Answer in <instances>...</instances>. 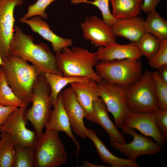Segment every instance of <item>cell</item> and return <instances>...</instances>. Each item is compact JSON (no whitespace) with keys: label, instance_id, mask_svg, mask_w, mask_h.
<instances>
[{"label":"cell","instance_id":"5","mask_svg":"<svg viewBox=\"0 0 167 167\" xmlns=\"http://www.w3.org/2000/svg\"><path fill=\"white\" fill-rule=\"evenodd\" d=\"M95 71L102 80L127 88L141 76L142 63L140 59H127L100 61Z\"/></svg>","mask_w":167,"mask_h":167},{"label":"cell","instance_id":"12","mask_svg":"<svg viewBox=\"0 0 167 167\" xmlns=\"http://www.w3.org/2000/svg\"><path fill=\"white\" fill-rule=\"evenodd\" d=\"M80 26L84 38L95 47L105 46L116 41L112 27L96 15L86 17Z\"/></svg>","mask_w":167,"mask_h":167},{"label":"cell","instance_id":"39","mask_svg":"<svg viewBox=\"0 0 167 167\" xmlns=\"http://www.w3.org/2000/svg\"><path fill=\"white\" fill-rule=\"evenodd\" d=\"M1 137V134H0V138Z\"/></svg>","mask_w":167,"mask_h":167},{"label":"cell","instance_id":"15","mask_svg":"<svg viewBox=\"0 0 167 167\" xmlns=\"http://www.w3.org/2000/svg\"><path fill=\"white\" fill-rule=\"evenodd\" d=\"M19 21L28 24L32 31L49 41L55 53L61 52L64 48L69 47L72 45L71 39L62 38L57 35L50 29L49 24L39 16H34L27 19L22 17Z\"/></svg>","mask_w":167,"mask_h":167},{"label":"cell","instance_id":"18","mask_svg":"<svg viewBox=\"0 0 167 167\" xmlns=\"http://www.w3.org/2000/svg\"><path fill=\"white\" fill-rule=\"evenodd\" d=\"M45 127V131L52 130L59 132L62 131L65 133L75 143L77 156L80 146L72 133L69 119L63 106L61 92L58 95L57 102L54 109L51 110L49 120Z\"/></svg>","mask_w":167,"mask_h":167},{"label":"cell","instance_id":"20","mask_svg":"<svg viewBox=\"0 0 167 167\" xmlns=\"http://www.w3.org/2000/svg\"><path fill=\"white\" fill-rule=\"evenodd\" d=\"M144 20L139 16L116 19L112 28L116 37H121L134 43L146 32Z\"/></svg>","mask_w":167,"mask_h":167},{"label":"cell","instance_id":"9","mask_svg":"<svg viewBox=\"0 0 167 167\" xmlns=\"http://www.w3.org/2000/svg\"><path fill=\"white\" fill-rule=\"evenodd\" d=\"M28 106L18 107L8 116L2 126L0 132L9 134L16 145L31 147L35 148L38 139L35 130L32 131L26 127L24 112Z\"/></svg>","mask_w":167,"mask_h":167},{"label":"cell","instance_id":"31","mask_svg":"<svg viewBox=\"0 0 167 167\" xmlns=\"http://www.w3.org/2000/svg\"><path fill=\"white\" fill-rule=\"evenodd\" d=\"M55 0H37L33 4L30 5L27 8V12L22 17L27 19L31 18L38 16L43 19H46L48 17L45 10L47 7L52 2Z\"/></svg>","mask_w":167,"mask_h":167},{"label":"cell","instance_id":"14","mask_svg":"<svg viewBox=\"0 0 167 167\" xmlns=\"http://www.w3.org/2000/svg\"><path fill=\"white\" fill-rule=\"evenodd\" d=\"M122 126L137 129L144 135L151 137L161 145L165 143L166 139L157 126L155 112H130Z\"/></svg>","mask_w":167,"mask_h":167},{"label":"cell","instance_id":"27","mask_svg":"<svg viewBox=\"0 0 167 167\" xmlns=\"http://www.w3.org/2000/svg\"><path fill=\"white\" fill-rule=\"evenodd\" d=\"M161 41L148 33L145 32L136 41L133 43L142 56L150 59L157 51Z\"/></svg>","mask_w":167,"mask_h":167},{"label":"cell","instance_id":"17","mask_svg":"<svg viewBox=\"0 0 167 167\" xmlns=\"http://www.w3.org/2000/svg\"><path fill=\"white\" fill-rule=\"evenodd\" d=\"M96 53L99 62L127 59H140L142 56L137 47L132 42L122 45L115 41L98 47Z\"/></svg>","mask_w":167,"mask_h":167},{"label":"cell","instance_id":"33","mask_svg":"<svg viewBox=\"0 0 167 167\" xmlns=\"http://www.w3.org/2000/svg\"><path fill=\"white\" fill-rule=\"evenodd\" d=\"M155 113L157 126L166 139L167 138V109H160Z\"/></svg>","mask_w":167,"mask_h":167},{"label":"cell","instance_id":"35","mask_svg":"<svg viewBox=\"0 0 167 167\" xmlns=\"http://www.w3.org/2000/svg\"><path fill=\"white\" fill-rule=\"evenodd\" d=\"M161 0H143L142 11L148 13L156 10Z\"/></svg>","mask_w":167,"mask_h":167},{"label":"cell","instance_id":"30","mask_svg":"<svg viewBox=\"0 0 167 167\" xmlns=\"http://www.w3.org/2000/svg\"><path fill=\"white\" fill-rule=\"evenodd\" d=\"M155 90L160 109H167V83L161 79L157 71L152 72Z\"/></svg>","mask_w":167,"mask_h":167},{"label":"cell","instance_id":"13","mask_svg":"<svg viewBox=\"0 0 167 167\" xmlns=\"http://www.w3.org/2000/svg\"><path fill=\"white\" fill-rule=\"evenodd\" d=\"M61 96L62 105L72 130L79 137L87 138V128L84 123V111L74 91L71 87L68 88L61 92Z\"/></svg>","mask_w":167,"mask_h":167},{"label":"cell","instance_id":"4","mask_svg":"<svg viewBox=\"0 0 167 167\" xmlns=\"http://www.w3.org/2000/svg\"><path fill=\"white\" fill-rule=\"evenodd\" d=\"M125 98L131 112H155L159 110L152 72L145 71L134 84L126 88Z\"/></svg>","mask_w":167,"mask_h":167},{"label":"cell","instance_id":"37","mask_svg":"<svg viewBox=\"0 0 167 167\" xmlns=\"http://www.w3.org/2000/svg\"><path fill=\"white\" fill-rule=\"evenodd\" d=\"M81 167H106L105 166H103L102 165H95L94 164H93L92 163H90L87 161H85L84 162V163L83 165H81Z\"/></svg>","mask_w":167,"mask_h":167},{"label":"cell","instance_id":"34","mask_svg":"<svg viewBox=\"0 0 167 167\" xmlns=\"http://www.w3.org/2000/svg\"><path fill=\"white\" fill-rule=\"evenodd\" d=\"M18 108L15 106H7L0 105V132L1 127L9 115Z\"/></svg>","mask_w":167,"mask_h":167},{"label":"cell","instance_id":"8","mask_svg":"<svg viewBox=\"0 0 167 167\" xmlns=\"http://www.w3.org/2000/svg\"><path fill=\"white\" fill-rule=\"evenodd\" d=\"M98 95L112 115L116 127L121 128L130 111L125 98L126 88L103 80L97 83Z\"/></svg>","mask_w":167,"mask_h":167},{"label":"cell","instance_id":"24","mask_svg":"<svg viewBox=\"0 0 167 167\" xmlns=\"http://www.w3.org/2000/svg\"><path fill=\"white\" fill-rule=\"evenodd\" d=\"M143 26L146 32L153 35L161 41L167 39V21L156 10L147 13Z\"/></svg>","mask_w":167,"mask_h":167},{"label":"cell","instance_id":"22","mask_svg":"<svg viewBox=\"0 0 167 167\" xmlns=\"http://www.w3.org/2000/svg\"><path fill=\"white\" fill-rule=\"evenodd\" d=\"M50 89L49 100L53 107L55 105L58 95L67 85L75 82H86L90 79L88 77H66L52 73L44 74Z\"/></svg>","mask_w":167,"mask_h":167},{"label":"cell","instance_id":"10","mask_svg":"<svg viewBox=\"0 0 167 167\" xmlns=\"http://www.w3.org/2000/svg\"><path fill=\"white\" fill-rule=\"evenodd\" d=\"M121 128L124 133L132 136L133 140L128 143L110 142V144L128 158L136 160L142 155H154L162 149L161 145L147 136L138 134L135 129L123 126Z\"/></svg>","mask_w":167,"mask_h":167},{"label":"cell","instance_id":"11","mask_svg":"<svg viewBox=\"0 0 167 167\" xmlns=\"http://www.w3.org/2000/svg\"><path fill=\"white\" fill-rule=\"evenodd\" d=\"M24 0H0V54L2 60L10 55V44L15 31L14 11Z\"/></svg>","mask_w":167,"mask_h":167},{"label":"cell","instance_id":"32","mask_svg":"<svg viewBox=\"0 0 167 167\" xmlns=\"http://www.w3.org/2000/svg\"><path fill=\"white\" fill-rule=\"evenodd\" d=\"M148 60V64L152 68L158 69L167 65V39L161 41L158 50Z\"/></svg>","mask_w":167,"mask_h":167},{"label":"cell","instance_id":"28","mask_svg":"<svg viewBox=\"0 0 167 167\" xmlns=\"http://www.w3.org/2000/svg\"><path fill=\"white\" fill-rule=\"evenodd\" d=\"M34 149L15 145L13 167H34Z\"/></svg>","mask_w":167,"mask_h":167},{"label":"cell","instance_id":"7","mask_svg":"<svg viewBox=\"0 0 167 167\" xmlns=\"http://www.w3.org/2000/svg\"><path fill=\"white\" fill-rule=\"evenodd\" d=\"M59 133L45 131L38 139L34 148V167H58L67 162V153Z\"/></svg>","mask_w":167,"mask_h":167},{"label":"cell","instance_id":"38","mask_svg":"<svg viewBox=\"0 0 167 167\" xmlns=\"http://www.w3.org/2000/svg\"><path fill=\"white\" fill-rule=\"evenodd\" d=\"M3 63L0 54V68L1 66L2 65Z\"/></svg>","mask_w":167,"mask_h":167},{"label":"cell","instance_id":"19","mask_svg":"<svg viewBox=\"0 0 167 167\" xmlns=\"http://www.w3.org/2000/svg\"><path fill=\"white\" fill-rule=\"evenodd\" d=\"M94 122L101 126L108 135L110 142L126 143L123 134L109 118L108 110L102 100L99 97L92 104Z\"/></svg>","mask_w":167,"mask_h":167},{"label":"cell","instance_id":"36","mask_svg":"<svg viewBox=\"0 0 167 167\" xmlns=\"http://www.w3.org/2000/svg\"><path fill=\"white\" fill-rule=\"evenodd\" d=\"M159 76L163 81L167 83V65L158 69Z\"/></svg>","mask_w":167,"mask_h":167},{"label":"cell","instance_id":"26","mask_svg":"<svg viewBox=\"0 0 167 167\" xmlns=\"http://www.w3.org/2000/svg\"><path fill=\"white\" fill-rule=\"evenodd\" d=\"M0 105L7 106H15L17 107H24L26 105L24 102L20 100L15 94L8 85L5 79L3 72L1 68Z\"/></svg>","mask_w":167,"mask_h":167},{"label":"cell","instance_id":"23","mask_svg":"<svg viewBox=\"0 0 167 167\" xmlns=\"http://www.w3.org/2000/svg\"><path fill=\"white\" fill-rule=\"evenodd\" d=\"M116 19L134 17L141 13L143 0H110Z\"/></svg>","mask_w":167,"mask_h":167},{"label":"cell","instance_id":"3","mask_svg":"<svg viewBox=\"0 0 167 167\" xmlns=\"http://www.w3.org/2000/svg\"><path fill=\"white\" fill-rule=\"evenodd\" d=\"M55 55L57 67L63 76L88 77L97 83L101 80L93 69L99 62L96 53L78 47H66Z\"/></svg>","mask_w":167,"mask_h":167},{"label":"cell","instance_id":"2","mask_svg":"<svg viewBox=\"0 0 167 167\" xmlns=\"http://www.w3.org/2000/svg\"><path fill=\"white\" fill-rule=\"evenodd\" d=\"M0 68L15 94L28 106L32 102V88L39 75L35 67L19 57L10 55L2 60Z\"/></svg>","mask_w":167,"mask_h":167},{"label":"cell","instance_id":"16","mask_svg":"<svg viewBox=\"0 0 167 167\" xmlns=\"http://www.w3.org/2000/svg\"><path fill=\"white\" fill-rule=\"evenodd\" d=\"M84 110V118L94 122L93 101L99 97L97 83L89 79L86 82H75L70 84Z\"/></svg>","mask_w":167,"mask_h":167},{"label":"cell","instance_id":"29","mask_svg":"<svg viewBox=\"0 0 167 167\" xmlns=\"http://www.w3.org/2000/svg\"><path fill=\"white\" fill-rule=\"evenodd\" d=\"M110 0H94L89 1L88 0H71L72 4L87 3L92 4L97 7L101 12L102 19L108 25L111 26L115 22L116 19L111 12L109 8Z\"/></svg>","mask_w":167,"mask_h":167},{"label":"cell","instance_id":"25","mask_svg":"<svg viewBox=\"0 0 167 167\" xmlns=\"http://www.w3.org/2000/svg\"><path fill=\"white\" fill-rule=\"evenodd\" d=\"M15 145L9 134L2 132L0 138V167H13Z\"/></svg>","mask_w":167,"mask_h":167},{"label":"cell","instance_id":"1","mask_svg":"<svg viewBox=\"0 0 167 167\" xmlns=\"http://www.w3.org/2000/svg\"><path fill=\"white\" fill-rule=\"evenodd\" d=\"M10 55L31 62L39 75L52 73L62 75L58 69L55 55L45 44H35L33 37L15 26L10 44Z\"/></svg>","mask_w":167,"mask_h":167},{"label":"cell","instance_id":"21","mask_svg":"<svg viewBox=\"0 0 167 167\" xmlns=\"http://www.w3.org/2000/svg\"><path fill=\"white\" fill-rule=\"evenodd\" d=\"M87 136L93 143L99 158L104 163L113 167H139L136 160L120 158L113 154L93 130L87 128Z\"/></svg>","mask_w":167,"mask_h":167},{"label":"cell","instance_id":"6","mask_svg":"<svg viewBox=\"0 0 167 167\" xmlns=\"http://www.w3.org/2000/svg\"><path fill=\"white\" fill-rule=\"evenodd\" d=\"M50 86L44 74L38 75L32 88V105L24 112V117L33 126L38 139L48 122L53 106L49 100Z\"/></svg>","mask_w":167,"mask_h":167}]
</instances>
